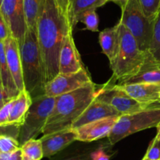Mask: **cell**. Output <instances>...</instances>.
<instances>
[{"mask_svg":"<svg viewBox=\"0 0 160 160\" xmlns=\"http://www.w3.org/2000/svg\"><path fill=\"white\" fill-rule=\"evenodd\" d=\"M16 98H12L9 101H8L4 106L0 109V128L3 127H7L8 120H9V115H10L11 109L13 106L14 100Z\"/></svg>","mask_w":160,"mask_h":160,"instance_id":"29","label":"cell"},{"mask_svg":"<svg viewBox=\"0 0 160 160\" xmlns=\"http://www.w3.org/2000/svg\"><path fill=\"white\" fill-rule=\"evenodd\" d=\"M107 0H70L67 12V18L70 28L73 30L79 23V17L81 14L89 9H96L104 6Z\"/></svg>","mask_w":160,"mask_h":160,"instance_id":"20","label":"cell"},{"mask_svg":"<svg viewBox=\"0 0 160 160\" xmlns=\"http://www.w3.org/2000/svg\"><path fill=\"white\" fill-rule=\"evenodd\" d=\"M20 52L25 90L32 98L45 95V69L35 31L28 30L20 44Z\"/></svg>","mask_w":160,"mask_h":160,"instance_id":"3","label":"cell"},{"mask_svg":"<svg viewBox=\"0 0 160 160\" xmlns=\"http://www.w3.org/2000/svg\"><path fill=\"white\" fill-rule=\"evenodd\" d=\"M91 83H92V81L85 68L77 73H59L52 81L45 84V95L56 98L73 92Z\"/></svg>","mask_w":160,"mask_h":160,"instance_id":"10","label":"cell"},{"mask_svg":"<svg viewBox=\"0 0 160 160\" xmlns=\"http://www.w3.org/2000/svg\"><path fill=\"white\" fill-rule=\"evenodd\" d=\"M93 82L79 89L56 97V103L42 134H52L70 129L75 120L83 113L96 97Z\"/></svg>","mask_w":160,"mask_h":160,"instance_id":"2","label":"cell"},{"mask_svg":"<svg viewBox=\"0 0 160 160\" xmlns=\"http://www.w3.org/2000/svg\"><path fill=\"white\" fill-rule=\"evenodd\" d=\"M139 2L147 18L154 22L160 10V0H139Z\"/></svg>","mask_w":160,"mask_h":160,"instance_id":"26","label":"cell"},{"mask_svg":"<svg viewBox=\"0 0 160 160\" xmlns=\"http://www.w3.org/2000/svg\"><path fill=\"white\" fill-rule=\"evenodd\" d=\"M159 123L160 104L140 112L120 116L108 136V139L111 145H115L134 133L148 128H157Z\"/></svg>","mask_w":160,"mask_h":160,"instance_id":"5","label":"cell"},{"mask_svg":"<svg viewBox=\"0 0 160 160\" xmlns=\"http://www.w3.org/2000/svg\"><path fill=\"white\" fill-rule=\"evenodd\" d=\"M159 103L160 104V98H159Z\"/></svg>","mask_w":160,"mask_h":160,"instance_id":"40","label":"cell"},{"mask_svg":"<svg viewBox=\"0 0 160 160\" xmlns=\"http://www.w3.org/2000/svg\"><path fill=\"white\" fill-rule=\"evenodd\" d=\"M3 42H4L5 52H6V61L9 66V69L16 86L20 92L25 90V88L23 83V71H22L20 45L17 39L14 38L12 35L9 36Z\"/></svg>","mask_w":160,"mask_h":160,"instance_id":"14","label":"cell"},{"mask_svg":"<svg viewBox=\"0 0 160 160\" xmlns=\"http://www.w3.org/2000/svg\"><path fill=\"white\" fill-rule=\"evenodd\" d=\"M120 24V46L115 61L110 64L112 78L109 84H120L138 72L145 62L147 52L140 49L137 42L129 31Z\"/></svg>","mask_w":160,"mask_h":160,"instance_id":"4","label":"cell"},{"mask_svg":"<svg viewBox=\"0 0 160 160\" xmlns=\"http://www.w3.org/2000/svg\"><path fill=\"white\" fill-rule=\"evenodd\" d=\"M0 12L7 23L11 35L21 44L28 31L23 0H0Z\"/></svg>","mask_w":160,"mask_h":160,"instance_id":"9","label":"cell"},{"mask_svg":"<svg viewBox=\"0 0 160 160\" xmlns=\"http://www.w3.org/2000/svg\"><path fill=\"white\" fill-rule=\"evenodd\" d=\"M0 78L3 92L8 100L16 98L20 92L16 86L6 61L4 42L0 41Z\"/></svg>","mask_w":160,"mask_h":160,"instance_id":"21","label":"cell"},{"mask_svg":"<svg viewBox=\"0 0 160 160\" xmlns=\"http://www.w3.org/2000/svg\"><path fill=\"white\" fill-rule=\"evenodd\" d=\"M0 88H2V81H1V78H0Z\"/></svg>","mask_w":160,"mask_h":160,"instance_id":"38","label":"cell"},{"mask_svg":"<svg viewBox=\"0 0 160 160\" xmlns=\"http://www.w3.org/2000/svg\"><path fill=\"white\" fill-rule=\"evenodd\" d=\"M108 2H112L116 3V4L118 5L120 8H123L125 5L127 4V2H128V0H107Z\"/></svg>","mask_w":160,"mask_h":160,"instance_id":"35","label":"cell"},{"mask_svg":"<svg viewBox=\"0 0 160 160\" xmlns=\"http://www.w3.org/2000/svg\"><path fill=\"white\" fill-rule=\"evenodd\" d=\"M20 148L18 140L11 136L0 134V153H9Z\"/></svg>","mask_w":160,"mask_h":160,"instance_id":"27","label":"cell"},{"mask_svg":"<svg viewBox=\"0 0 160 160\" xmlns=\"http://www.w3.org/2000/svg\"><path fill=\"white\" fill-rule=\"evenodd\" d=\"M119 86L130 96L139 102L148 106L159 104L160 84L137 83Z\"/></svg>","mask_w":160,"mask_h":160,"instance_id":"16","label":"cell"},{"mask_svg":"<svg viewBox=\"0 0 160 160\" xmlns=\"http://www.w3.org/2000/svg\"><path fill=\"white\" fill-rule=\"evenodd\" d=\"M137 83L160 84V62L156 60L148 52H147L145 62L138 72L118 85Z\"/></svg>","mask_w":160,"mask_h":160,"instance_id":"17","label":"cell"},{"mask_svg":"<svg viewBox=\"0 0 160 160\" xmlns=\"http://www.w3.org/2000/svg\"><path fill=\"white\" fill-rule=\"evenodd\" d=\"M62 160H92V158H91V153H81Z\"/></svg>","mask_w":160,"mask_h":160,"instance_id":"33","label":"cell"},{"mask_svg":"<svg viewBox=\"0 0 160 160\" xmlns=\"http://www.w3.org/2000/svg\"><path fill=\"white\" fill-rule=\"evenodd\" d=\"M120 22L131 32L139 48L148 52L153 32V23L144 13L139 0H128L121 9Z\"/></svg>","mask_w":160,"mask_h":160,"instance_id":"7","label":"cell"},{"mask_svg":"<svg viewBox=\"0 0 160 160\" xmlns=\"http://www.w3.org/2000/svg\"><path fill=\"white\" fill-rule=\"evenodd\" d=\"M56 1L57 2L58 5L62 9L63 13L67 17V12H68V7L70 0H56Z\"/></svg>","mask_w":160,"mask_h":160,"instance_id":"34","label":"cell"},{"mask_svg":"<svg viewBox=\"0 0 160 160\" xmlns=\"http://www.w3.org/2000/svg\"><path fill=\"white\" fill-rule=\"evenodd\" d=\"M148 52L160 62V10L153 23V32Z\"/></svg>","mask_w":160,"mask_h":160,"instance_id":"24","label":"cell"},{"mask_svg":"<svg viewBox=\"0 0 160 160\" xmlns=\"http://www.w3.org/2000/svg\"><path fill=\"white\" fill-rule=\"evenodd\" d=\"M121 114L106 103L94 99L83 113L72 125V129H77L92 122L108 117H120Z\"/></svg>","mask_w":160,"mask_h":160,"instance_id":"15","label":"cell"},{"mask_svg":"<svg viewBox=\"0 0 160 160\" xmlns=\"http://www.w3.org/2000/svg\"><path fill=\"white\" fill-rule=\"evenodd\" d=\"M5 104H6V103H5ZM5 104H3V103H0V109H2V107Z\"/></svg>","mask_w":160,"mask_h":160,"instance_id":"37","label":"cell"},{"mask_svg":"<svg viewBox=\"0 0 160 160\" xmlns=\"http://www.w3.org/2000/svg\"><path fill=\"white\" fill-rule=\"evenodd\" d=\"M0 160H23L21 148L12 152L0 153Z\"/></svg>","mask_w":160,"mask_h":160,"instance_id":"31","label":"cell"},{"mask_svg":"<svg viewBox=\"0 0 160 160\" xmlns=\"http://www.w3.org/2000/svg\"><path fill=\"white\" fill-rule=\"evenodd\" d=\"M77 138L76 131L72 128L43 135L40 138L43 148V157L49 158L57 154L77 141Z\"/></svg>","mask_w":160,"mask_h":160,"instance_id":"13","label":"cell"},{"mask_svg":"<svg viewBox=\"0 0 160 160\" xmlns=\"http://www.w3.org/2000/svg\"><path fill=\"white\" fill-rule=\"evenodd\" d=\"M9 36H11L9 28L6 22L5 21L2 15L0 12V41L4 42Z\"/></svg>","mask_w":160,"mask_h":160,"instance_id":"30","label":"cell"},{"mask_svg":"<svg viewBox=\"0 0 160 160\" xmlns=\"http://www.w3.org/2000/svg\"><path fill=\"white\" fill-rule=\"evenodd\" d=\"M157 134L156 136V138L160 139V123L157 126Z\"/></svg>","mask_w":160,"mask_h":160,"instance_id":"36","label":"cell"},{"mask_svg":"<svg viewBox=\"0 0 160 160\" xmlns=\"http://www.w3.org/2000/svg\"><path fill=\"white\" fill-rule=\"evenodd\" d=\"M142 160H148V159H144V158H143V159H142Z\"/></svg>","mask_w":160,"mask_h":160,"instance_id":"39","label":"cell"},{"mask_svg":"<svg viewBox=\"0 0 160 160\" xmlns=\"http://www.w3.org/2000/svg\"><path fill=\"white\" fill-rule=\"evenodd\" d=\"M84 68L81 62L78 50L73 38V32H70L66 37L61 48L59 57V73H77Z\"/></svg>","mask_w":160,"mask_h":160,"instance_id":"11","label":"cell"},{"mask_svg":"<svg viewBox=\"0 0 160 160\" xmlns=\"http://www.w3.org/2000/svg\"><path fill=\"white\" fill-rule=\"evenodd\" d=\"M95 99L106 103L122 115H128L140 112L145 109L156 106L143 104L130 96L117 84H105L96 91Z\"/></svg>","mask_w":160,"mask_h":160,"instance_id":"8","label":"cell"},{"mask_svg":"<svg viewBox=\"0 0 160 160\" xmlns=\"http://www.w3.org/2000/svg\"><path fill=\"white\" fill-rule=\"evenodd\" d=\"M79 22L85 25V29L96 32L98 31V17L96 9H89L83 12L79 17Z\"/></svg>","mask_w":160,"mask_h":160,"instance_id":"25","label":"cell"},{"mask_svg":"<svg viewBox=\"0 0 160 160\" xmlns=\"http://www.w3.org/2000/svg\"><path fill=\"white\" fill-rule=\"evenodd\" d=\"M45 0H23V8L28 29L35 31Z\"/></svg>","mask_w":160,"mask_h":160,"instance_id":"22","label":"cell"},{"mask_svg":"<svg viewBox=\"0 0 160 160\" xmlns=\"http://www.w3.org/2000/svg\"><path fill=\"white\" fill-rule=\"evenodd\" d=\"M144 159L148 160H160V139L155 138L150 144Z\"/></svg>","mask_w":160,"mask_h":160,"instance_id":"28","label":"cell"},{"mask_svg":"<svg viewBox=\"0 0 160 160\" xmlns=\"http://www.w3.org/2000/svg\"><path fill=\"white\" fill-rule=\"evenodd\" d=\"M31 104L32 97L29 92L26 90L20 92L14 100L7 126H21Z\"/></svg>","mask_w":160,"mask_h":160,"instance_id":"19","label":"cell"},{"mask_svg":"<svg viewBox=\"0 0 160 160\" xmlns=\"http://www.w3.org/2000/svg\"><path fill=\"white\" fill-rule=\"evenodd\" d=\"M118 118L119 117H108L74 129L78 136L77 141L91 142L106 137L108 138Z\"/></svg>","mask_w":160,"mask_h":160,"instance_id":"12","label":"cell"},{"mask_svg":"<svg viewBox=\"0 0 160 160\" xmlns=\"http://www.w3.org/2000/svg\"><path fill=\"white\" fill-rule=\"evenodd\" d=\"M99 44L102 52L112 64L115 61L120 46V24L117 23L114 27L106 28L99 33Z\"/></svg>","mask_w":160,"mask_h":160,"instance_id":"18","label":"cell"},{"mask_svg":"<svg viewBox=\"0 0 160 160\" xmlns=\"http://www.w3.org/2000/svg\"><path fill=\"white\" fill-rule=\"evenodd\" d=\"M56 98L42 95L32 98L23 124L20 127L18 142L20 147L28 141L42 133L48 117L54 109Z\"/></svg>","mask_w":160,"mask_h":160,"instance_id":"6","label":"cell"},{"mask_svg":"<svg viewBox=\"0 0 160 160\" xmlns=\"http://www.w3.org/2000/svg\"><path fill=\"white\" fill-rule=\"evenodd\" d=\"M92 160H109L110 156L107 154L102 148H98L96 151L91 152Z\"/></svg>","mask_w":160,"mask_h":160,"instance_id":"32","label":"cell"},{"mask_svg":"<svg viewBox=\"0 0 160 160\" xmlns=\"http://www.w3.org/2000/svg\"><path fill=\"white\" fill-rule=\"evenodd\" d=\"M73 32L68 18L56 0H45L37 23V38L43 59L45 82L56 78L59 72V57L66 37Z\"/></svg>","mask_w":160,"mask_h":160,"instance_id":"1","label":"cell"},{"mask_svg":"<svg viewBox=\"0 0 160 160\" xmlns=\"http://www.w3.org/2000/svg\"><path fill=\"white\" fill-rule=\"evenodd\" d=\"M23 160H41L43 158V148L40 139L33 138L20 147Z\"/></svg>","mask_w":160,"mask_h":160,"instance_id":"23","label":"cell"}]
</instances>
